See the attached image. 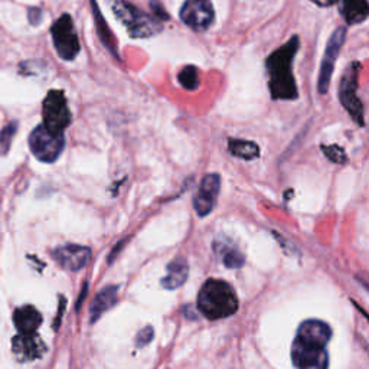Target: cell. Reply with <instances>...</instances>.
Returning <instances> with one entry per match:
<instances>
[{
	"label": "cell",
	"mask_w": 369,
	"mask_h": 369,
	"mask_svg": "<svg viewBox=\"0 0 369 369\" xmlns=\"http://www.w3.org/2000/svg\"><path fill=\"white\" fill-rule=\"evenodd\" d=\"M198 309L210 321L224 319L239 310V299L234 288L217 279L205 281L198 296Z\"/></svg>",
	"instance_id": "2"
},
{
	"label": "cell",
	"mask_w": 369,
	"mask_h": 369,
	"mask_svg": "<svg viewBox=\"0 0 369 369\" xmlns=\"http://www.w3.org/2000/svg\"><path fill=\"white\" fill-rule=\"evenodd\" d=\"M229 152L244 161H254L260 156V147L254 142L248 140H239V139H229L228 142Z\"/></svg>",
	"instance_id": "20"
},
{
	"label": "cell",
	"mask_w": 369,
	"mask_h": 369,
	"mask_svg": "<svg viewBox=\"0 0 369 369\" xmlns=\"http://www.w3.org/2000/svg\"><path fill=\"white\" fill-rule=\"evenodd\" d=\"M322 152L326 154L328 159L333 163L337 165H344L347 163V154L344 152V149L333 145V146H322Z\"/></svg>",
	"instance_id": "23"
},
{
	"label": "cell",
	"mask_w": 369,
	"mask_h": 369,
	"mask_svg": "<svg viewBox=\"0 0 369 369\" xmlns=\"http://www.w3.org/2000/svg\"><path fill=\"white\" fill-rule=\"evenodd\" d=\"M13 323L18 332L22 335L36 333V329L42 323V314L34 306L26 304L15 310Z\"/></svg>",
	"instance_id": "15"
},
{
	"label": "cell",
	"mask_w": 369,
	"mask_h": 369,
	"mask_svg": "<svg viewBox=\"0 0 369 369\" xmlns=\"http://www.w3.org/2000/svg\"><path fill=\"white\" fill-rule=\"evenodd\" d=\"M112 9L133 38H150L162 31L159 20L126 0H112Z\"/></svg>",
	"instance_id": "3"
},
{
	"label": "cell",
	"mask_w": 369,
	"mask_h": 369,
	"mask_svg": "<svg viewBox=\"0 0 369 369\" xmlns=\"http://www.w3.org/2000/svg\"><path fill=\"white\" fill-rule=\"evenodd\" d=\"M28 16H29V20L32 22V25H36L42 18V12L39 9H31Z\"/></svg>",
	"instance_id": "27"
},
{
	"label": "cell",
	"mask_w": 369,
	"mask_h": 369,
	"mask_svg": "<svg viewBox=\"0 0 369 369\" xmlns=\"http://www.w3.org/2000/svg\"><path fill=\"white\" fill-rule=\"evenodd\" d=\"M310 2H313L314 5H318L321 8H329L336 4V0H310Z\"/></svg>",
	"instance_id": "28"
},
{
	"label": "cell",
	"mask_w": 369,
	"mask_h": 369,
	"mask_svg": "<svg viewBox=\"0 0 369 369\" xmlns=\"http://www.w3.org/2000/svg\"><path fill=\"white\" fill-rule=\"evenodd\" d=\"M117 286H109L95 296L91 304V323L97 322L104 311H107L117 299Z\"/></svg>",
	"instance_id": "18"
},
{
	"label": "cell",
	"mask_w": 369,
	"mask_h": 369,
	"mask_svg": "<svg viewBox=\"0 0 369 369\" xmlns=\"http://www.w3.org/2000/svg\"><path fill=\"white\" fill-rule=\"evenodd\" d=\"M221 188V177L217 173L206 175L202 179L199 191L195 196L194 206L201 217H206L214 209Z\"/></svg>",
	"instance_id": "12"
},
{
	"label": "cell",
	"mask_w": 369,
	"mask_h": 369,
	"mask_svg": "<svg viewBox=\"0 0 369 369\" xmlns=\"http://www.w3.org/2000/svg\"><path fill=\"white\" fill-rule=\"evenodd\" d=\"M43 126L52 133H64L71 123L67 97L61 90H51L42 105Z\"/></svg>",
	"instance_id": "6"
},
{
	"label": "cell",
	"mask_w": 369,
	"mask_h": 369,
	"mask_svg": "<svg viewBox=\"0 0 369 369\" xmlns=\"http://www.w3.org/2000/svg\"><path fill=\"white\" fill-rule=\"evenodd\" d=\"M180 19L195 32H205L214 23V6L210 0H184L180 9Z\"/></svg>",
	"instance_id": "8"
},
{
	"label": "cell",
	"mask_w": 369,
	"mask_h": 369,
	"mask_svg": "<svg viewBox=\"0 0 369 369\" xmlns=\"http://www.w3.org/2000/svg\"><path fill=\"white\" fill-rule=\"evenodd\" d=\"M340 15L347 25H359L368 19V2L366 0H342Z\"/></svg>",
	"instance_id": "16"
},
{
	"label": "cell",
	"mask_w": 369,
	"mask_h": 369,
	"mask_svg": "<svg viewBox=\"0 0 369 369\" xmlns=\"http://www.w3.org/2000/svg\"><path fill=\"white\" fill-rule=\"evenodd\" d=\"M224 264L228 269H240L244 264V257L241 253H239L236 250H231L224 257Z\"/></svg>",
	"instance_id": "24"
},
{
	"label": "cell",
	"mask_w": 369,
	"mask_h": 369,
	"mask_svg": "<svg viewBox=\"0 0 369 369\" xmlns=\"http://www.w3.org/2000/svg\"><path fill=\"white\" fill-rule=\"evenodd\" d=\"M362 64L361 62H352L347 71L342 75L340 86H339V98L344 109L351 114L354 121L359 126L365 124L363 120V105L356 95L358 93V80H359V72H361Z\"/></svg>",
	"instance_id": "4"
},
{
	"label": "cell",
	"mask_w": 369,
	"mask_h": 369,
	"mask_svg": "<svg viewBox=\"0 0 369 369\" xmlns=\"http://www.w3.org/2000/svg\"><path fill=\"white\" fill-rule=\"evenodd\" d=\"M153 335H154V330L152 326H146L145 329H142L137 336H136V345L139 348H145L146 345H149L152 339H153Z\"/></svg>",
	"instance_id": "25"
},
{
	"label": "cell",
	"mask_w": 369,
	"mask_h": 369,
	"mask_svg": "<svg viewBox=\"0 0 369 369\" xmlns=\"http://www.w3.org/2000/svg\"><path fill=\"white\" fill-rule=\"evenodd\" d=\"M12 348L16 358L22 362L39 359L46 352L45 344L36 333H29V335L19 333L18 336L13 337Z\"/></svg>",
	"instance_id": "13"
},
{
	"label": "cell",
	"mask_w": 369,
	"mask_h": 369,
	"mask_svg": "<svg viewBox=\"0 0 369 369\" xmlns=\"http://www.w3.org/2000/svg\"><path fill=\"white\" fill-rule=\"evenodd\" d=\"M292 359L297 369H328L329 355L325 347L309 344L299 337L292 347Z\"/></svg>",
	"instance_id": "9"
},
{
	"label": "cell",
	"mask_w": 369,
	"mask_h": 369,
	"mask_svg": "<svg viewBox=\"0 0 369 369\" xmlns=\"http://www.w3.org/2000/svg\"><path fill=\"white\" fill-rule=\"evenodd\" d=\"M150 8H152V11L154 12V15H156L157 18H159V19H163V20L169 19V15L166 13L165 8L161 5L159 0H150Z\"/></svg>",
	"instance_id": "26"
},
{
	"label": "cell",
	"mask_w": 369,
	"mask_h": 369,
	"mask_svg": "<svg viewBox=\"0 0 369 369\" xmlns=\"http://www.w3.org/2000/svg\"><path fill=\"white\" fill-rule=\"evenodd\" d=\"M188 274H189L188 261L184 258L173 260L168 266V276L162 279V286L166 290L179 288L184 281H187Z\"/></svg>",
	"instance_id": "17"
},
{
	"label": "cell",
	"mask_w": 369,
	"mask_h": 369,
	"mask_svg": "<svg viewBox=\"0 0 369 369\" xmlns=\"http://www.w3.org/2000/svg\"><path fill=\"white\" fill-rule=\"evenodd\" d=\"M91 8H93V12H94V19L97 22V31H98V35H100V39L101 42L105 45V48H107L112 54L119 58V52H117V42L114 41L110 29H109V26L107 23H105L104 18L101 16L100 13V9L95 4V0H91Z\"/></svg>",
	"instance_id": "19"
},
{
	"label": "cell",
	"mask_w": 369,
	"mask_h": 369,
	"mask_svg": "<svg viewBox=\"0 0 369 369\" xmlns=\"http://www.w3.org/2000/svg\"><path fill=\"white\" fill-rule=\"evenodd\" d=\"M177 80L180 83V86L188 90V91H195L199 87V72L198 68L194 65H188L184 67L179 75H177Z\"/></svg>",
	"instance_id": "21"
},
{
	"label": "cell",
	"mask_w": 369,
	"mask_h": 369,
	"mask_svg": "<svg viewBox=\"0 0 369 369\" xmlns=\"http://www.w3.org/2000/svg\"><path fill=\"white\" fill-rule=\"evenodd\" d=\"M347 38V29L344 26H340L337 28L333 35L330 36L326 51H325V57L322 61V67H321V72H319V93L321 94H326L329 90V84H330V78H332V71H333V65L336 62V58L340 52L342 45H344Z\"/></svg>",
	"instance_id": "10"
},
{
	"label": "cell",
	"mask_w": 369,
	"mask_h": 369,
	"mask_svg": "<svg viewBox=\"0 0 369 369\" xmlns=\"http://www.w3.org/2000/svg\"><path fill=\"white\" fill-rule=\"evenodd\" d=\"M300 46L299 36L290 38L281 48L267 58L266 67L270 78V93L273 100H296L299 97L293 75V61Z\"/></svg>",
	"instance_id": "1"
},
{
	"label": "cell",
	"mask_w": 369,
	"mask_h": 369,
	"mask_svg": "<svg viewBox=\"0 0 369 369\" xmlns=\"http://www.w3.org/2000/svg\"><path fill=\"white\" fill-rule=\"evenodd\" d=\"M58 264L68 270V271H78L84 269L91 258V250L88 247L76 246V244H67L58 247L52 253Z\"/></svg>",
	"instance_id": "11"
},
{
	"label": "cell",
	"mask_w": 369,
	"mask_h": 369,
	"mask_svg": "<svg viewBox=\"0 0 369 369\" xmlns=\"http://www.w3.org/2000/svg\"><path fill=\"white\" fill-rule=\"evenodd\" d=\"M16 123H11L9 126H6L2 131H0V156H5L9 152L12 139L16 133Z\"/></svg>",
	"instance_id": "22"
},
{
	"label": "cell",
	"mask_w": 369,
	"mask_h": 369,
	"mask_svg": "<svg viewBox=\"0 0 369 369\" xmlns=\"http://www.w3.org/2000/svg\"><path fill=\"white\" fill-rule=\"evenodd\" d=\"M299 339L314 344L319 347H326L332 337V330L329 325L321 321H306L299 326L297 336Z\"/></svg>",
	"instance_id": "14"
},
{
	"label": "cell",
	"mask_w": 369,
	"mask_h": 369,
	"mask_svg": "<svg viewBox=\"0 0 369 369\" xmlns=\"http://www.w3.org/2000/svg\"><path fill=\"white\" fill-rule=\"evenodd\" d=\"M29 147L38 161L55 162L65 147L64 133H52L43 124H39L29 136Z\"/></svg>",
	"instance_id": "5"
},
{
	"label": "cell",
	"mask_w": 369,
	"mask_h": 369,
	"mask_svg": "<svg viewBox=\"0 0 369 369\" xmlns=\"http://www.w3.org/2000/svg\"><path fill=\"white\" fill-rule=\"evenodd\" d=\"M52 41L58 52V55L65 61H72L81 51L80 41H78L76 31L74 28V22L69 15H62L55 20L51 28Z\"/></svg>",
	"instance_id": "7"
}]
</instances>
